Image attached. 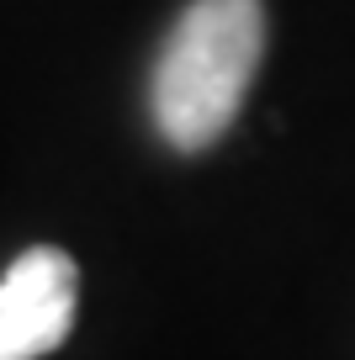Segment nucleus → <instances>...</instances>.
Segmentation results:
<instances>
[{"instance_id":"obj_1","label":"nucleus","mask_w":355,"mask_h":360,"mask_svg":"<svg viewBox=\"0 0 355 360\" xmlns=\"http://www.w3.org/2000/svg\"><path fill=\"white\" fill-rule=\"evenodd\" d=\"M266 53L260 0H191L154 64V127L170 148L197 154L233 127Z\"/></svg>"},{"instance_id":"obj_2","label":"nucleus","mask_w":355,"mask_h":360,"mask_svg":"<svg viewBox=\"0 0 355 360\" xmlns=\"http://www.w3.org/2000/svg\"><path fill=\"white\" fill-rule=\"evenodd\" d=\"M80 265L54 244H37L0 276V360H43L75 328Z\"/></svg>"}]
</instances>
